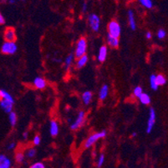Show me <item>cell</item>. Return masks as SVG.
I'll return each mask as SVG.
<instances>
[{
    "instance_id": "obj_1",
    "label": "cell",
    "mask_w": 168,
    "mask_h": 168,
    "mask_svg": "<svg viewBox=\"0 0 168 168\" xmlns=\"http://www.w3.org/2000/svg\"><path fill=\"white\" fill-rule=\"evenodd\" d=\"M86 51H87V41L86 38L82 37L77 42L75 51V56L76 58H79L84 55H86Z\"/></svg>"
},
{
    "instance_id": "obj_2",
    "label": "cell",
    "mask_w": 168,
    "mask_h": 168,
    "mask_svg": "<svg viewBox=\"0 0 168 168\" xmlns=\"http://www.w3.org/2000/svg\"><path fill=\"white\" fill-rule=\"evenodd\" d=\"M105 135H106V131L105 130H102L100 132L95 133L91 135H89V138L85 142V147L86 148H90L92 146L95 145L97 140L102 139V138H105Z\"/></svg>"
},
{
    "instance_id": "obj_3",
    "label": "cell",
    "mask_w": 168,
    "mask_h": 168,
    "mask_svg": "<svg viewBox=\"0 0 168 168\" xmlns=\"http://www.w3.org/2000/svg\"><path fill=\"white\" fill-rule=\"evenodd\" d=\"M18 50V46L14 41H4L1 46V51L3 54L13 55Z\"/></svg>"
},
{
    "instance_id": "obj_4",
    "label": "cell",
    "mask_w": 168,
    "mask_h": 168,
    "mask_svg": "<svg viewBox=\"0 0 168 168\" xmlns=\"http://www.w3.org/2000/svg\"><path fill=\"white\" fill-rule=\"evenodd\" d=\"M108 32H109L108 34H110L112 36L119 38L121 33V25H119L118 22L115 21V20H112L108 25Z\"/></svg>"
},
{
    "instance_id": "obj_5",
    "label": "cell",
    "mask_w": 168,
    "mask_h": 168,
    "mask_svg": "<svg viewBox=\"0 0 168 168\" xmlns=\"http://www.w3.org/2000/svg\"><path fill=\"white\" fill-rule=\"evenodd\" d=\"M88 23L92 30H94L95 32L99 31L100 27V19L97 14H90L88 17Z\"/></svg>"
},
{
    "instance_id": "obj_6",
    "label": "cell",
    "mask_w": 168,
    "mask_h": 168,
    "mask_svg": "<svg viewBox=\"0 0 168 168\" xmlns=\"http://www.w3.org/2000/svg\"><path fill=\"white\" fill-rule=\"evenodd\" d=\"M85 118H86V113L85 111H79V114H77V117L75 120L70 125V129L72 130H76L82 126L84 122H85Z\"/></svg>"
},
{
    "instance_id": "obj_7",
    "label": "cell",
    "mask_w": 168,
    "mask_h": 168,
    "mask_svg": "<svg viewBox=\"0 0 168 168\" xmlns=\"http://www.w3.org/2000/svg\"><path fill=\"white\" fill-rule=\"evenodd\" d=\"M155 118H156V115H155V109L153 108H151L149 112V119H148L147 125H146V132L148 134L152 131L154 125L155 124Z\"/></svg>"
},
{
    "instance_id": "obj_8",
    "label": "cell",
    "mask_w": 168,
    "mask_h": 168,
    "mask_svg": "<svg viewBox=\"0 0 168 168\" xmlns=\"http://www.w3.org/2000/svg\"><path fill=\"white\" fill-rule=\"evenodd\" d=\"M3 38L5 41H15L16 33L15 29L12 27H8L3 32Z\"/></svg>"
},
{
    "instance_id": "obj_9",
    "label": "cell",
    "mask_w": 168,
    "mask_h": 168,
    "mask_svg": "<svg viewBox=\"0 0 168 168\" xmlns=\"http://www.w3.org/2000/svg\"><path fill=\"white\" fill-rule=\"evenodd\" d=\"M13 102L9 101V100H7V99H3L1 98V101H0V107L2 109H3V111L5 113L9 114L13 111Z\"/></svg>"
},
{
    "instance_id": "obj_10",
    "label": "cell",
    "mask_w": 168,
    "mask_h": 168,
    "mask_svg": "<svg viewBox=\"0 0 168 168\" xmlns=\"http://www.w3.org/2000/svg\"><path fill=\"white\" fill-rule=\"evenodd\" d=\"M108 54V49L106 45H102L101 47L100 48L98 53V57L97 59L100 62H103L106 60V57H107Z\"/></svg>"
},
{
    "instance_id": "obj_11",
    "label": "cell",
    "mask_w": 168,
    "mask_h": 168,
    "mask_svg": "<svg viewBox=\"0 0 168 168\" xmlns=\"http://www.w3.org/2000/svg\"><path fill=\"white\" fill-rule=\"evenodd\" d=\"M47 85V83L44 78H42L40 76H37L35 77V79L34 80V86L36 88L38 89H44Z\"/></svg>"
},
{
    "instance_id": "obj_12",
    "label": "cell",
    "mask_w": 168,
    "mask_h": 168,
    "mask_svg": "<svg viewBox=\"0 0 168 168\" xmlns=\"http://www.w3.org/2000/svg\"><path fill=\"white\" fill-rule=\"evenodd\" d=\"M49 133L53 137L57 136L59 134V124L55 120L50 121L49 124Z\"/></svg>"
},
{
    "instance_id": "obj_13",
    "label": "cell",
    "mask_w": 168,
    "mask_h": 168,
    "mask_svg": "<svg viewBox=\"0 0 168 168\" xmlns=\"http://www.w3.org/2000/svg\"><path fill=\"white\" fill-rule=\"evenodd\" d=\"M107 43L111 48H116L119 46V38L112 36L110 34L107 35Z\"/></svg>"
},
{
    "instance_id": "obj_14",
    "label": "cell",
    "mask_w": 168,
    "mask_h": 168,
    "mask_svg": "<svg viewBox=\"0 0 168 168\" xmlns=\"http://www.w3.org/2000/svg\"><path fill=\"white\" fill-rule=\"evenodd\" d=\"M11 161L5 155H0V168H10Z\"/></svg>"
},
{
    "instance_id": "obj_15",
    "label": "cell",
    "mask_w": 168,
    "mask_h": 168,
    "mask_svg": "<svg viewBox=\"0 0 168 168\" xmlns=\"http://www.w3.org/2000/svg\"><path fill=\"white\" fill-rule=\"evenodd\" d=\"M128 20H129V25H130V29L132 30H135L137 29V23H136V19H135V15L132 10H129L128 11Z\"/></svg>"
},
{
    "instance_id": "obj_16",
    "label": "cell",
    "mask_w": 168,
    "mask_h": 168,
    "mask_svg": "<svg viewBox=\"0 0 168 168\" xmlns=\"http://www.w3.org/2000/svg\"><path fill=\"white\" fill-rule=\"evenodd\" d=\"M108 94H109V87L108 85L105 84L101 87V88L100 90V92H99V98L100 100H105V98H107Z\"/></svg>"
},
{
    "instance_id": "obj_17",
    "label": "cell",
    "mask_w": 168,
    "mask_h": 168,
    "mask_svg": "<svg viewBox=\"0 0 168 168\" xmlns=\"http://www.w3.org/2000/svg\"><path fill=\"white\" fill-rule=\"evenodd\" d=\"M88 62V56L87 55H84L81 57H79L78 58V60H77L76 62V68L78 69H80V68H82L86 66V64Z\"/></svg>"
},
{
    "instance_id": "obj_18",
    "label": "cell",
    "mask_w": 168,
    "mask_h": 168,
    "mask_svg": "<svg viewBox=\"0 0 168 168\" xmlns=\"http://www.w3.org/2000/svg\"><path fill=\"white\" fill-rule=\"evenodd\" d=\"M92 97H93V94L90 91H86L82 94L83 103L86 105H89L92 100Z\"/></svg>"
},
{
    "instance_id": "obj_19",
    "label": "cell",
    "mask_w": 168,
    "mask_h": 168,
    "mask_svg": "<svg viewBox=\"0 0 168 168\" xmlns=\"http://www.w3.org/2000/svg\"><path fill=\"white\" fill-rule=\"evenodd\" d=\"M75 57V56L74 53H70V54L65 58V60H64V68H65V70H68L70 67V66L72 65Z\"/></svg>"
},
{
    "instance_id": "obj_20",
    "label": "cell",
    "mask_w": 168,
    "mask_h": 168,
    "mask_svg": "<svg viewBox=\"0 0 168 168\" xmlns=\"http://www.w3.org/2000/svg\"><path fill=\"white\" fill-rule=\"evenodd\" d=\"M150 85H151V88L154 90V91H156L158 89V83H157V81H156V75H151L150 76Z\"/></svg>"
},
{
    "instance_id": "obj_21",
    "label": "cell",
    "mask_w": 168,
    "mask_h": 168,
    "mask_svg": "<svg viewBox=\"0 0 168 168\" xmlns=\"http://www.w3.org/2000/svg\"><path fill=\"white\" fill-rule=\"evenodd\" d=\"M140 102L144 105H148L151 104V97L149 96V94L147 93H144L143 92L141 95L140 96Z\"/></svg>"
},
{
    "instance_id": "obj_22",
    "label": "cell",
    "mask_w": 168,
    "mask_h": 168,
    "mask_svg": "<svg viewBox=\"0 0 168 168\" xmlns=\"http://www.w3.org/2000/svg\"><path fill=\"white\" fill-rule=\"evenodd\" d=\"M0 97H1V98H3V99H7V100H9V101L14 103V99L12 97V95H10L9 92H6L3 89L0 90Z\"/></svg>"
},
{
    "instance_id": "obj_23",
    "label": "cell",
    "mask_w": 168,
    "mask_h": 168,
    "mask_svg": "<svg viewBox=\"0 0 168 168\" xmlns=\"http://www.w3.org/2000/svg\"><path fill=\"white\" fill-rule=\"evenodd\" d=\"M9 120L11 124V126H14L17 123V114L14 112H11L9 114Z\"/></svg>"
},
{
    "instance_id": "obj_24",
    "label": "cell",
    "mask_w": 168,
    "mask_h": 168,
    "mask_svg": "<svg viewBox=\"0 0 168 168\" xmlns=\"http://www.w3.org/2000/svg\"><path fill=\"white\" fill-rule=\"evenodd\" d=\"M139 3L146 9H152L153 3L152 0H138Z\"/></svg>"
},
{
    "instance_id": "obj_25",
    "label": "cell",
    "mask_w": 168,
    "mask_h": 168,
    "mask_svg": "<svg viewBox=\"0 0 168 168\" xmlns=\"http://www.w3.org/2000/svg\"><path fill=\"white\" fill-rule=\"evenodd\" d=\"M156 81H157V83H158L159 86H163L165 85L166 83V77L162 74H159L156 76Z\"/></svg>"
},
{
    "instance_id": "obj_26",
    "label": "cell",
    "mask_w": 168,
    "mask_h": 168,
    "mask_svg": "<svg viewBox=\"0 0 168 168\" xmlns=\"http://www.w3.org/2000/svg\"><path fill=\"white\" fill-rule=\"evenodd\" d=\"M15 160L18 163H23L24 161V154L23 152H18L15 155Z\"/></svg>"
},
{
    "instance_id": "obj_27",
    "label": "cell",
    "mask_w": 168,
    "mask_h": 168,
    "mask_svg": "<svg viewBox=\"0 0 168 168\" xmlns=\"http://www.w3.org/2000/svg\"><path fill=\"white\" fill-rule=\"evenodd\" d=\"M133 93H134V95L136 96V97H137V98H140V96L141 95V94L143 93L142 88H141V87H140V86H137V87H136V88H134Z\"/></svg>"
},
{
    "instance_id": "obj_28",
    "label": "cell",
    "mask_w": 168,
    "mask_h": 168,
    "mask_svg": "<svg viewBox=\"0 0 168 168\" xmlns=\"http://www.w3.org/2000/svg\"><path fill=\"white\" fill-rule=\"evenodd\" d=\"M36 155V150L34 148H30L26 151V156L28 158H34Z\"/></svg>"
},
{
    "instance_id": "obj_29",
    "label": "cell",
    "mask_w": 168,
    "mask_h": 168,
    "mask_svg": "<svg viewBox=\"0 0 168 168\" xmlns=\"http://www.w3.org/2000/svg\"><path fill=\"white\" fill-rule=\"evenodd\" d=\"M166 35V32L164 29H159L158 32H157V37L160 40H162V39L165 38Z\"/></svg>"
},
{
    "instance_id": "obj_30",
    "label": "cell",
    "mask_w": 168,
    "mask_h": 168,
    "mask_svg": "<svg viewBox=\"0 0 168 168\" xmlns=\"http://www.w3.org/2000/svg\"><path fill=\"white\" fill-rule=\"evenodd\" d=\"M105 162V155L101 154V155L99 156L98 158V162H97V166L98 167H100L102 165H103V163Z\"/></svg>"
},
{
    "instance_id": "obj_31",
    "label": "cell",
    "mask_w": 168,
    "mask_h": 168,
    "mask_svg": "<svg viewBox=\"0 0 168 168\" xmlns=\"http://www.w3.org/2000/svg\"><path fill=\"white\" fill-rule=\"evenodd\" d=\"M29 168H45V166L42 162H36V163H34L33 165L30 166Z\"/></svg>"
},
{
    "instance_id": "obj_32",
    "label": "cell",
    "mask_w": 168,
    "mask_h": 168,
    "mask_svg": "<svg viewBox=\"0 0 168 168\" xmlns=\"http://www.w3.org/2000/svg\"><path fill=\"white\" fill-rule=\"evenodd\" d=\"M33 142H34L35 146H38L40 144V142H41V138H40V136L39 135H35L34 140H33Z\"/></svg>"
},
{
    "instance_id": "obj_33",
    "label": "cell",
    "mask_w": 168,
    "mask_h": 168,
    "mask_svg": "<svg viewBox=\"0 0 168 168\" xmlns=\"http://www.w3.org/2000/svg\"><path fill=\"white\" fill-rule=\"evenodd\" d=\"M14 147H15V143H10V144H9V146H8V147H7V149L8 150H13L14 149Z\"/></svg>"
},
{
    "instance_id": "obj_34",
    "label": "cell",
    "mask_w": 168,
    "mask_h": 168,
    "mask_svg": "<svg viewBox=\"0 0 168 168\" xmlns=\"http://www.w3.org/2000/svg\"><path fill=\"white\" fill-rule=\"evenodd\" d=\"M87 3H83V6H82V11L84 12V13H86V11H87Z\"/></svg>"
},
{
    "instance_id": "obj_35",
    "label": "cell",
    "mask_w": 168,
    "mask_h": 168,
    "mask_svg": "<svg viewBox=\"0 0 168 168\" xmlns=\"http://www.w3.org/2000/svg\"><path fill=\"white\" fill-rule=\"evenodd\" d=\"M4 23H5L4 17L3 16V14H0V24H1V25H3Z\"/></svg>"
},
{
    "instance_id": "obj_36",
    "label": "cell",
    "mask_w": 168,
    "mask_h": 168,
    "mask_svg": "<svg viewBox=\"0 0 168 168\" xmlns=\"http://www.w3.org/2000/svg\"><path fill=\"white\" fill-rule=\"evenodd\" d=\"M146 39H148V40L152 39V33H151L150 31L146 32Z\"/></svg>"
},
{
    "instance_id": "obj_37",
    "label": "cell",
    "mask_w": 168,
    "mask_h": 168,
    "mask_svg": "<svg viewBox=\"0 0 168 168\" xmlns=\"http://www.w3.org/2000/svg\"><path fill=\"white\" fill-rule=\"evenodd\" d=\"M28 135H29L28 132H24V133L23 134V138H24V140H26V139H28Z\"/></svg>"
},
{
    "instance_id": "obj_38",
    "label": "cell",
    "mask_w": 168,
    "mask_h": 168,
    "mask_svg": "<svg viewBox=\"0 0 168 168\" xmlns=\"http://www.w3.org/2000/svg\"><path fill=\"white\" fill-rule=\"evenodd\" d=\"M137 134L136 133V132H134V133H132V135H131V136L136 137V136H137Z\"/></svg>"
},
{
    "instance_id": "obj_39",
    "label": "cell",
    "mask_w": 168,
    "mask_h": 168,
    "mask_svg": "<svg viewBox=\"0 0 168 168\" xmlns=\"http://www.w3.org/2000/svg\"><path fill=\"white\" fill-rule=\"evenodd\" d=\"M15 2V0H9V3H13Z\"/></svg>"
}]
</instances>
